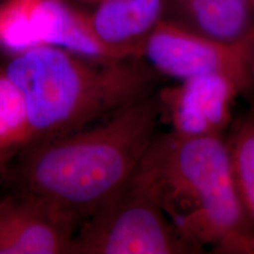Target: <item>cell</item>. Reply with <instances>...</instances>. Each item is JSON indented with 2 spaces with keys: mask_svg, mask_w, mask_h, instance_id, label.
I'll return each instance as SVG.
<instances>
[{
  "mask_svg": "<svg viewBox=\"0 0 254 254\" xmlns=\"http://www.w3.org/2000/svg\"><path fill=\"white\" fill-rule=\"evenodd\" d=\"M239 85L221 74H206L178 81L157 92L160 118L170 131L187 136L222 135L232 125V110Z\"/></svg>",
  "mask_w": 254,
  "mask_h": 254,
  "instance_id": "8",
  "label": "cell"
},
{
  "mask_svg": "<svg viewBox=\"0 0 254 254\" xmlns=\"http://www.w3.org/2000/svg\"><path fill=\"white\" fill-rule=\"evenodd\" d=\"M168 218L138 168L81 222L69 254L202 253Z\"/></svg>",
  "mask_w": 254,
  "mask_h": 254,
  "instance_id": "4",
  "label": "cell"
},
{
  "mask_svg": "<svg viewBox=\"0 0 254 254\" xmlns=\"http://www.w3.org/2000/svg\"><path fill=\"white\" fill-rule=\"evenodd\" d=\"M233 185L254 225V113L232 123L226 139Z\"/></svg>",
  "mask_w": 254,
  "mask_h": 254,
  "instance_id": "12",
  "label": "cell"
},
{
  "mask_svg": "<svg viewBox=\"0 0 254 254\" xmlns=\"http://www.w3.org/2000/svg\"><path fill=\"white\" fill-rule=\"evenodd\" d=\"M50 45L95 59L120 58L98 39L88 12L69 0H2L0 47L11 53Z\"/></svg>",
  "mask_w": 254,
  "mask_h": 254,
  "instance_id": "5",
  "label": "cell"
},
{
  "mask_svg": "<svg viewBox=\"0 0 254 254\" xmlns=\"http://www.w3.org/2000/svg\"><path fill=\"white\" fill-rule=\"evenodd\" d=\"M1 66L23 94L32 142L110 117L154 93L160 77L138 57L95 59L50 45L11 53Z\"/></svg>",
  "mask_w": 254,
  "mask_h": 254,
  "instance_id": "2",
  "label": "cell"
},
{
  "mask_svg": "<svg viewBox=\"0 0 254 254\" xmlns=\"http://www.w3.org/2000/svg\"><path fill=\"white\" fill-rule=\"evenodd\" d=\"M170 0H99L88 19L101 43L120 58H141L148 37L166 18Z\"/></svg>",
  "mask_w": 254,
  "mask_h": 254,
  "instance_id": "9",
  "label": "cell"
},
{
  "mask_svg": "<svg viewBox=\"0 0 254 254\" xmlns=\"http://www.w3.org/2000/svg\"><path fill=\"white\" fill-rule=\"evenodd\" d=\"M69 1H75V2H81V4H85V5H90V6H93L97 4L99 0H69Z\"/></svg>",
  "mask_w": 254,
  "mask_h": 254,
  "instance_id": "14",
  "label": "cell"
},
{
  "mask_svg": "<svg viewBox=\"0 0 254 254\" xmlns=\"http://www.w3.org/2000/svg\"><path fill=\"white\" fill-rule=\"evenodd\" d=\"M244 52H245L247 65H249L250 72L251 74H252V78L254 80V50L250 49V47H247L246 45H244Z\"/></svg>",
  "mask_w": 254,
  "mask_h": 254,
  "instance_id": "13",
  "label": "cell"
},
{
  "mask_svg": "<svg viewBox=\"0 0 254 254\" xmlns=\"http://www.w3.org/2000/svg\"><path fill=\"white\" fill-rule=\"evenodd\" d=\"M4 171H5V166H2V165L0 164V174L4 172Z\"/></svg>",
  "mask_w": 254,
  "mask_h": 254,
  "instance_id": "15",
  "label": "cell"
},
{
  "mask_svg": "<svg viewBox=\"0 0 254 254\" xmlns=\"http://www.w3.org/2000/svg\"><path fill=\"white\" fill-rule=\"evenodd\" d=\"M165 19L220 43L241 46L254 33V0H170Z\"/></svg>",
  "mask_w": 254,
  "mask_h": 254,
  "instance_id": "10",
  "label": "cell"
},
{
  "mask_svg": "<svg viewBox=\"0 0 254 254\" xmlns=\"http://www.w3.org/2000/svg\"><path fill=\"white\" fill-rule=\"evenodd\" d=\"M157 92L98 125L31 142L13 170L17 190L31 193L81 222L135 172L160 120Z\"/></svg>",
  "mask_w": 254,
  "mask_h": 254,
  "instance_id": "1",
  "label": "cell"
},
{
  "mask_svg": "<svg viewBox=\"0 0 254 254\" xmlns=\"http://www.w3.org/2000/svg\"><path fill=\"white\" fill-rule=\"evenodd\" d=\"M32 142L23 94L0 65V164L8 161Z\"/></svg>",
  "mask_w": 254,
  "mask_h": 254,
  "instance_id": "11",
  "label": "cell"
},
{
  "mask_svg": "<svg viewBox=\"0 0 254 254\" xmlns=\"http://www.w3.org/2000/svg\"><path fill=\"white\" fill-rule=\"evenodd\" d=\"M141 58L160 75L176 80L221 74L239 85L244 94L253 90L244 45H228L164 19L146 41Z\"/></svg>",
  "mask_w": 254,
  "mask_h": 254,
  "instance_id": "6",
  "label": "cell"
},
{
  "mask_svg": "<svg viewBox=\"0 0 254 254\" xmlns=\"http://www.w3.org/2000/svg\"><path fill=\"white\" fill-rule=\"evenodd\" d=\"M80 224L59 206L15 190L0 200V254H69Z\"/></svg>",
  "mask_w": 254,
  "mask_h": 254,
  "instance_id": "7",
  "label": "cell"
},
{
  "mask_svg": "<svg viewBox=\"0 0 254 254\" xmlns=\"http://www.w3.org/2000/svg\"><path fill=\"white\" fill-rule=\"evenodd\" d=\"M138 172L176 225L236 190L222 135L155 134Z\"/></svg>",
  "mask_w": 254,
  "mask_h": 254,
  "instance_id": "3",
  "label": "cell"
}]
</instances>
